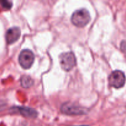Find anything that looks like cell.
Listing matches in <instances>:
<instances>
[{"instance_id": "8fae6325", "label": "cell", "mask_w": 126, "mask_h": 126, "mask_svg": "<svg viewBox=\"0 0 126 126\" xmlns=\"http://www.w3.org/2000/svg\"><path fill=\"white\" fill-rule=\"evenodd\" d=\"M6 105H7V104H6V102L4 100H2L0 99V111L3 110L6 108Z\"/></svg>"}, {"instance_id": "7c38bea8", "label": "cell", "mask_w": 126, "mask_h": 126, "mask_svg": "<svg viewBox=\"0 0 126 126\" xmlns=\"http://www.w3.org/2000/svg\"><path fill=\"white\" fill-rule=\"evenodd\" d=\"M90 126L88 125H80V126Z\"/></svg>"}, {"instance_id": "7a4b0ae2", "label": "cell", "mask_w": 126, "mask_h": 126, "mask_svg": "<svg viewBox=\"0 0 126 126\" xmlns=\"http://www.w3.org/2000/svg\"><path fill=\"white\" fill-rule=\"evenodd\" d=\"M59 64L63 70L69 71L76 65V58L72 52L63 53L59 55Z\"/></svg>"}, {"instance_id": "ba28073f", "label": "cell", "mask_w": 126, "mask_h": 126, "mask_svg": "<svg viewBox=\"0 0 126 126\" xmlns=\"http://www.w3.org/2000/svg\"><path fill=\"white\" fill-rule=\"evenodd\" d=\"M21 84L23 88H30L33 85L34 81L33 79L28 75H23L21 78Z\"/></svg>"}, {"instance_id": "3957f363", "label": "cell", "mask_w": 126, "mask_h": 126, "mask_svg": "<svg viewBox=\"0 0 126 126\" xmlns=\"http://www.w3.org/2000/svg\"><path fill=\"white\" fill-rule=\"evenodd\" d=\"M61 111L67 115H82L87 114L88 110L75 103H65L61 107Z\"/></svg>"}, {"instance_id": "8992f818", "label": "cell", "mask_w": 126, "mask_h": 126, "mask_svg": "<svg viewBox=\"0 0 126 126\" xmlns=\"http://www.w3.org/2000/svg\"><path fill=\"white\" fill-rule=\"evenodd\" d=\"M13 113H18L25 118H35L38 116V113L35 109L25 107H16L12 108Z\"/></svg>"}, {"instance_id": "277c9868", "label": "cell", "mask_w": 126, "mask_h": 126, "mask_svg": "<svg viewBox=\"0 0 126 126\" xmlns=\"http://www.w3.org/2000/svg\"><path fill=\"white\" fill-rule=\"evenodd\" d=\"M35 55L32 50L24 49L21 52L19 56V63L23 69H29L34 62Z\"/></svg>"}, {"instance_id": "52a82bcc", "label": "cell", "mask_w": 126, "mask_h": 126, "mask_svg": "<svg viewBox=\"0 0 126 126\" xmlns=\"http://www.w3.org/2000/svg\"><path fill=\"white\" fill-rule=\"evenodd\" d=\"M21 30L17 27H13L7 30L6 33V39L7 44H11L19 39L21 36Z\"/></svg>"}, {"instance_id": "9c48e42d", "label": "cell", "mask_w": 126, "mask_h": 126, "mask_svg": "<svg viewBox=\"0 0 126 126\" xmlns=\"http://www.w3.org/2000/svg\"><path fill=\"white\" fill-rule=\"evenodd\" d=\"M0 3H1V6H2L4 9H10L12 7V2L8 1H0Z\"/></svg>"}, {"instance_id": "6da1fadb", "label": "cell", "mask_w": 126, "mask_h": 126, "mask_svg": "<svg viewBox=\"0 0 126 126\" xmlns=\"http://www.w3.org/2000/svg\"><path fill=\"white\" fill-rule=\"evenodd\" d=\"M91 20L90 12L85 9L77 10L72 14L71 22L73 25L77 27L82 28L85 27Z\"/></svg>"}, {"instance_id": "5b68a950", "label": "cell", "mask_w": 126, "mask_h": 126, "mask_svg": "<svg viewBox=\"0 0 126 126\" xmlns=\"http://www.w3.org/2000/svg\"><path fill=\"white\" fill-rule=\"evenodd\" d=\"M109 84L112 87L119 89L123 87L126 82V76L122 71L115 70L109 76Z\"/></svg>"}, {"instance_id": "30bf717a", "label": "cell", "mask_w": 126, "mask_h": 126, "mask_svg": "<svg viewBox=\"0 0 126 126\" xmlns=\"http://www.w3.org/2000/svg\"><path fill=\"white\" fill-rule=\"evenodd\" d=\"M120 48H121V50L123 52L126 53V41H122L121 42V45H120Z\"/></svg>"}]
</instances>
